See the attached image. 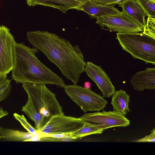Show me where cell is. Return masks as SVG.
Segmentation results:
<instances>
[{"mask_svg": "<svg viewBox=\"0 0 155 155\" xmlns=\"http://www.w3.org/2000/svg\"><path fill=\"white\" fill-rule=\"evenodd\" d=\"M28 41L56 65L67 79L76 84L84 71L86 62L79 46L48 31L37 30L27 33Z\"/></svg>", "mask_w": 155, "mask_h": 155, "instance_id": "cell-1", "label": "cell"}, {"mask_svg": "<svg viewBox=\"0 0 155 155\" xmlns=\"http://www.w3.org/2000/svg\"><path fill=\"white\" fill-rule=\"evenodd\" d=\"M38 49L15 42L12 78L16 83L55 85L64 88L63 79L42 63L36 54Z\"/></svg>", "mask_w": 155, "mask_h": 155, "instance_id": "cell-2", "label": "cell"}, {"mask_svg": "<svg viewBox=\"0 0 155 155\" xmlns=\"http://www.w3.org/2000/svg\"><path fill=\"white\" fill-rule=\"evenodd\" d=\"M22 87L41 116L42 128L52 117L64 114L55 94L45 84L25 83Z\"/></svg>", "mask_w": 155, "mask_h": 155, "instance_id": "cell-3", "label": "cell"}, {"mask_svg": "<svg viewBox=\"0 0 155 155\" xmlns=\"http://www.w3.org/2000/svg\"><path fill=\"white\" fill-rule=\"evenodd\" d=\"M116 38L123 49L134 59L146 64H155V38L142 32L116 33Z\"/></svg>", "mask_w": 155, "mask_h": 155, "instance_id": "cell-4", "label": "cell"}, {"mask_svg": "<svg viewBox=\"0 0 155 155\" xmlns=\"http://www.w3.org/2000/svg\"><path fill=\"white\" fill-rule=\"evenodd\" d=\"M67 94L84 112L103 110L108 103L103 97L90 89L76 84L65 85Z\"/></svg>", "mask_w": 155, "mask_h": 155, "instance_id": "cell-5", "label": "cell"}, {"mask_svg": "<svg viewBox=\"0 0 155 155\" xmlns=\"http://www.w3.org/2000/svg\"><path fill=\"white\" fill-rule=\"evenodd\" d=\"M96 19V24L102 27H107L110 32L130 33L143 31L142 27L128 14L122 11L119 14L103 16Z\"/></svg>", "mask_w": 155, "mask_h": 155, "instance_id": "cell-6", "label": "cell"}, {"mask_svg": "<svg viewBox=\"0 0 155 155\" xmlns=\"http://www.w3.org/2000/svg\"><path fill=\"white\" fill-rule=\"evenodd\" d=\"M79 118L84 122L104 130L114 127H126L130 122L124 116L114 110L86 114Z\"/></svg>", "mask_w": 155, "mask_h": 155, "instance_id": "cell-7", "label": "cell"}, {"mask_svg": "<svg viewBox=\"0 0 155 155\" xmlns=\"http://www.w3.org/2000/svg\"><path fill=\"white\" fill-rule=\"evenodd\" d=\"M84 122L80 118L67 116L64 114L52 117L41 129L38 130L40 134H71L81 128Z\"/></svg>", "mask_w": 155, "mask_h": 155, "instance_id": "cell-8", "label": "cell"}, {"mask_svg": "<svg viewBox=\"0 0 155 155\" xmlns=\"http://www.w3.org/2000/svg\"><path fill=\"white\" fill-rule=\"evenodd\" d=\"M15 42L9 29L0 25V75L7 74L12 69Z\"/></svg>", "mask_w": 155, "mask_h": 155, "instance_id": "cell-9", "label": "cell"}, {"mask_svg": "<svg viewBox=\"0 0 155 155\" xmlns=\"http://www.w3.org/2000/svg\"><path fill=\"white\" fill-rule=\"evenodd\" d=\"M87 75L94 81L101 91L103 97H109L116 91L110 78L99 66L88 61L84 69Z\"/></svg>", "mask_w": 155, "mask_h": 155, "instance_id": "cell-10", "label": "cell"}, {"mask_svg": "<svg viewBox=\"0 0 155 155\" xmlns=\"http://www.w3.org/2000/svg\"><path fill=\"white\" fill-rule=\"evenodd\" d=\"M130 83L134 89L143 91L145 89H155V68H147L136 73L131 77Z\"/></svg>", "mask_w": 155, "mask_h": 155, "instance_id": "cell-11", "label": "cell"}, {"mask_svg": "<svg viewBox=\"0 0 155 155\" xmlns=\"http://www.w3.org/2000/svg\"><path fill=\"white\" fill-rule=\"evenodd\" d=\"M115 5H104L97 4L92 0H88L80 5L76 9L83 11L92 18H97L101 16L114 15L120 13Z\"/></svg>", "mask_w": 155, "mask_h": 155, "instance_id": "cell-12", "label": "cell"}, {"mask_svg": "<svg viewBox=\"0 0 155 155\" xmlns=\"http://www.w3.org/2000/svg\"><path fill=\"white\" fill-rule=\"evenodd\" d=\"M26 3L29 6L40 5L51 7L63 13L71 9H76L81 5L73 0H26Z\"/></svg>", "mask_w": 155, "mask_h": 155, "instance_id": "cell-13", "label": "cell"}, {"mask_svg": "<svg viewBox=\"0 0 155 155\" xmlns=\"http://www.w3.org/2000/svg\"><path fill=\"white\" fill-rule=\"evenodd\" d=\"M122 11L130 15L143 28L146 25L147 15L135 0H124L118 5Z\"/></svg>", "mask_w": 155, "mask_h": 155, "instance_id": "cell-14", "label": "cell"}, {"mask_svg": "<svg viewBox=\"0 0 155 155\" xmlns=\"http://www.w3.org/2000/svg\"><path fill=\"white\" fill-rule=\"evenodd\" d=\"M129 102V95L125 91L120 89L112 95L110 103L114 110L125 116L130 111Z\"/></svg>", "mask_w": 155, "mask_h": 155, "instance_id": "cell-15", "label": "cell"}, {"mask_svg": "<svg viewBox=\"0 0 155 155\" xmlns=\"http://www.w3.org/2000/svg\"><path fill=\"white\" fill-rule=\"evenodd\" d=\"M21 110L35 123V128L39 130L42 128V118L37 108L29 98L25 104L22 107Z\"/></svg>", "mask_w": 155, "mask_h": 155, "instance_id": "cell-16", "label": "cell"}, {"mask_svg": "<svg viewBox=\"0 0 155 155\" xmlns=\"http://www.w3.org/2000/svg\"><path fill=\"white\" fill-rule=\"evenodd\" d=\"M0 134L5 140L15 141H26L34 136L28 132L3 128L0 132Z\"/></svg>", "mask_w": 155, "mask_h": 155, "instance_id": "cell-17", "label": "cell"}, {"mask_svg": "<svg viewBox=\"0 0 155 155\" xmlns=\"http://www.w3.org/2000/svg\"><path fill=\"white\" fill-rule=\"evenodd\" d=\"M84 122V125L81 128L71 133V139H75L93 134H101L104 130L91 124Z\"/></svg>", "mask_w": 155, "mask_h": 155, "instance_id": "cell-18", "label": "cell"}, {"mask_svg": "<svg viewBox=\"0 0 155 155\" xmlns=\"http://www.w3.org/2000/svg\"><path fill=\"white\" fill-rule=\"evenodd\" d=\"M148 17H155V0H135Z\"/></svg>", "mask_w": 155, "mask_h": 155, "instance_id": "cell-19", "label": "cell"}, {"mask_svg": "<svg viewBox=\"0 0 155 155\" xmlns=\"http://www.w3.org/2000/svg\"><path fill=\"white\" fill-rule=\"evenodd\" d=\"M13 116L15 119L20 122L28 132L34 135L40 134L38 130L32 127L27 121L23 115H21L16 113H15L13 114Z\"/></svg>", "mask_w": 155, "mask_h": 155, "instance_id": "cell-20", "label": "cell"}, {"mask_svg": "<svg viewBox=\"0 0 155 155\" xmlns=\"http://www.w3.org/2000/svg\"><path fill=\"white\" fill-rule=\"evenodd\" d=\"M11 80L7 79L0 85V102L5 100L9 95L12 91Z\"/></svg>", "mask_w": 155, "mask_h": 155, "instance_id": "cell-21", "label": "cell"}, {"mask_svg": "<svg viewBox=\"0 0 155 155\" xmlns=\"http://www.w3.org/2000/svg\"><path fill=\"white\" fill-rule=\"evenodd\" d=\"M142 32L155 38V18L148 17Z\"/></svg>", "mask_w": 155, "mask_h": 155, "instance_id": "cell-22", "label": "cell"}, {"mask_svg": "<svg viewBox=\"0 0 155 155\" xmlns=\"http://www.w3.org/2000/svg\"><path fill=\"white\" fill-rule=\"evenodd\" d=\"M133 142H155V128L152 129L150 134L139 139L134 140Z\"/></svg>", "mask_w": 155, "mask_h": 155, "instance_id": "cell-23", "label": "cell"}, {"mask_svg": "<svg viewBox=\"0 0 155 155\" xmlns=\"http://www.w3.org/2000/svg\"><path fill=\"white\" fill-rule=\"evenodd\" d=\"M97 4L107 5L113 4H119L124 0H92Z\"/></svg>", "mask_w": 155, "mask_h": 155, "instance_id": "cell-24", "label": "cell"}, {"mask_svg": "<svg viewBox=\"0 0 155 155\" xmlns=\"http://www.w3.org/2000/svg\"><path fill=\"white\" fill-rule=\"evenodd\" d=\"M8 112L5 110L2 107H0V119L2 117L8 115ZM2 128L0 127V132Z\"/></svg>", "mask_w": 155, "mask_h": 155, "instance_id": "cell-25", "label": "cell"}, {"mask_svg": "<svg viewBox=\"0 0 155 155\" xmlns=\"http://www.w3.org/2000/svg\"><path fill=\"white\" fill-rule=\"evenodd\" d=\"M7 79V74L0 75V85Z\"/></svg>", "mask_w": 155, "mask_h": 155, "instance_id": "cell-26", "label": "cell"}, {"mask_svg": "<svg viewBox=\"0 0 155 155\" xmlns=\"http://www.w3.org/2000/svg\"><path fill=\"white\" fill-rule=\"evenodd\" d=\"M84 87L86 89H90L91 86V83L88 81L85 82L84 84Z\"/></svg>", "mask_w": 155, "mask_h": 155, "instance_id": "cell-27", "label": "cell"}, {"mask_svg": "<svg viewBox=\"0 0 155 155\" xmlns=\"http://www.w3.org/2000/svg\"><path fill=\"white\" fill-rule=\"evenodd\" d=\"M76 2H77L81 4H82L86 2H87L88 0H73Z\"/></svg>", "mask_w": 155, "mask_h": 155, "instance_id": "cell-28", "label": "cell"}, {"mask_svg": "<svg viewBox=\"0 0 155 155\" xmlns=\"http://www.w3.org/2000/svg\"></svg>", "mask_w": 155, "mask_h": 155, "instance_id": "cell-29", "label": "cell"}]
</instances>
